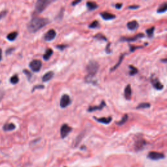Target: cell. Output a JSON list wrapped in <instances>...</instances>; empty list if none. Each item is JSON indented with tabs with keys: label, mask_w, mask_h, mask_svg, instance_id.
<instances>
[{
	"label": "cell",
	"mask_w": 167,
	"mask_h": 167,
	"mask_svg": "<svg viewBox=\"0 0 167 167\" xmlns=\"http://www.w3.org/2000/svg\"><path fill=\"white\" fill-rule=\"evenodd\" d=\"M50 23L48 18L34 16L27 24V30L30 33H35L38 32L41 28Z\"/></svg>",
	"instance_id": "1"
},
{
	"label": "cell",
	"mask_w": 167,
	"mask_h": 167,
	"mask_svg": "<svg viewBox=\"0 0 167 167\" xmlns=\"http://www.w3.org/2000/svg\"><path fill=\"white\" fill-rule=\"evenodd\" d=\"M99 68V65L98 63L95 61H90L88 63V65L86 66V70L88 72V75L86 76L85 81L88 83H91L92 82L94 84L93 82V77L95 76L96 73H97Z\"/></svg>",
	"instance_id": "2"
},
{
	"label": "cell",
	"mask_w": 167,
	"mask_h": 167,
	"mask_svg": "<svg viewBox=\"0 0 167 167\" xmlns=\"http://www.w3.org/2000/svg\"><path fill=\"white\" fill-rule=\"evenodd\" d=\"M52 1L50 0H39L36 2L35 7V13L40 14L45 10L50 3H52Z\"/></svg>",
	"instance_id": "3"
},
{
	"label": "cell",
	"mask_w": 167,
	"mask_h": 167,
	"mask_svg": "<svg viewBox=\"0 0 167 167\" xmlns=\"http://www.w3.org/2000/svg\"><path fill=\"white\" fill-rule=\"evenodd\" d=\"M150 82L154 88L157 90H162L164 88V86L161 83L155 74H152L150 77Z\"/></svg>",
	"instance_id": "4"
},
{
	"label": "cell",
	"mask_w": 167,
	"mask_h": 167,
	"mask_svg": "<svg viewBox=\"0 0 167 167\" xmlns=\"http://www.w3.org/2000/svg\"><path fill=\"white\" fill-rule=\"evenodd\" d=\"M29 67L32 71L35 72H39L42 67V62L39 60H34L30 63Z\"/></svg>",
	"instance_id": "5"
},
{
	"label": "cell",
	"mask_w": 167,
	"mask_h": 167,
	"mask_svg": "<svg viewBox=\"0 0 167 167\" xmlns=\"http://www.w3.org/2000/svg\"><path fill=\"white\" fill-rule=\"evenodd\" d=\"M72 130V127H70L69 125H67L66 123L63 124L60 129L61 137H62V138H66L67 136L69 135V134L71 132Z\"/></svg>",
	"instance_id": "6"
},
{
	"label": "cell",
	"mask_w": 167,
	"mask_h": 167,
	"mask_svg": "<svg viewBox=\"0 0 167 167\" xmlns=\"http://www.w3.org/2000/svg\"><path fill=\"white\" fill-rule=\"evenodd\" d=\"M145 37V35L142 33H140V34H138L137 35H135L133 37H122L120 39L119 41L121 42H134L137 41V40L144 38Z\"/></svg>",
	"instance_id": "7"
},
{
	"label": "cell",
	"mask_w": 167,
	"mask_h": 167,
	"mask_svg": "<svg viewBox=\"0 0 167 167\" xmlns=\"http://www.w3.org/2000/svg\"><path fill=\"white\" fill-rule=\"evenodd\" d=\"M71 102L72 101L71 99H70L69 95H67V94H64V95H63L62 96V97H61L60 103V107L61 108H62V109H65V108L70 105Z\"/></svg>",
	"instance_id": "8"
},
{
	"label": "cell",
	"mask_w": 167,
	"mask_h": 167,
	"mask_svg": "<svg viewBox=\"0 0 167 167\" xmlns=\"http://www.w3.org/2000/svg\"><path fill=\"white\" fill-rule=\"evenodd\" d=\"M148 157L150 159L154 160V161H157V160L164 159V155L162 153L157 152H150L148 155Z\"/></svg>",
	"instance_id": "9"
},
{
	"label": "cell",
	"mask_w": 167,
	"mask_h": 167,
	"mask_svg": "<svg viewBox=\"0 0 167 167\" xmlns=\"http://www.w3.org/2000/svg\"><path fill=\"white\" fill-rule=\"evenodd\" d=\"M146 145V141L143 138H139L136 140L135 143V149L136 151H140L143 150Z\"/></svg>",
	"instance_id": "10"
},
{
	"label": "cell",
	"mask_w": 167,
	"mask_h": 167,
	"mask_svg": "<svg viewBox=\"0 0 167 167\" xmlns=\"http://www.w3.org/2000/svg\"><path fill=\"white\" fill-rule=\"evenodd\" d=\"M56 36V32L54 30H50L47 32L45 35H44V41L47 42H50L55 39Z\"/></svg>",
	"instance_id": "11"
},
{
	"label": "cell",
	"mask_w": 167,
	"mask_h": 167,
	"mask_svg": "<svg viewBox=\"0 0 167 167\" xmlns=\"http://www.w3.org/2000/svg\"><path fill=\"white\" fill-rule=\"evenodd\" d=\"M106 106V103L104 100L101 101V103L99 106H90L88 109V112H92L96 110H101Z\"/></svg>",
	"instance_id": "12"
},
{
	"label": "cell",
	"mask_w": 167,
	"mask_h": 167,
	"mask_svg": "<svg viewBox=\"0 0 167 167\" xmlns=\"http://www.w3.org/2000/svg\"><path fill=\"white\" fill-rule=\"evenodd\" d=\"M124 96L127 100H131L132 97V89H131V86L130 84H127L124 89Z\"/></svg>",
	"instance_id": "13"
},
{
	"label": "cell",
	"mask_w": 167,
	"mask_h": 167,
	"mask_svg": "<svg viewBox=\"0 0 167 167\" xmlns=\"http://www.w3.org/2000/svg\"><path fill=\"white\" fill-rule=\"evenodd\" d=\"M93 119H95L96 121L99 122V123H101L105 124V125L109 124L112 120V117L111 116H109L108 117H100V118H97V117H93Z\"/></svg>",
	"instance_id": "14"
},
{
	"label": "cell",
	"mask_w": 167,
	"mask_h": 167,
	"mask_svg": "<svg viewBox=\"0 0 167 167\" xmlns=\"http://www.w3.org/2000/svg\"><path fill=\"white\" fill-rule=\"evenodd\" d=\"M100 15L102 17L103 19L105 20H111L116 18V15H113L112 13H108V12H103V13H100Z\"/></svg>",
	"instance_id": "15"
},
{
	"label": "cell",
	"mask_w": 167,
	"mask_h": 167,
	"mask_svg": "<svg viewBox=\"0 0 167 167\" xmlns=\"http://www.w3.org/2000/svg\"><path fill=\"white\" fill-rule=\"evenodd\" d=\"M139 24L136 20H133L131 22H129L127 23V27L131 31H135L138 28Z\"/></svg>",
	"instance_id": "16"
},
{
	"label": "cell",
	"mask_w": 167,
	"mask_h": 167,
	"mask_svg": "<svg viewBox=\"0 0 167 167\" xmlns=\"http://www.w3.org/2000/svg\"><path fill=\"white\" fill-rule=\"evenodd\" d=\"M54 73L53 71H49L47 72L46 73L44 74L43 77H42V80L44 82H46L50 81V80L53 78Z\"/></svg>",
	"instance_id": "17"
},
{
	"label": "cell",
	"mask_w": 167,
	"mask_h": 167,
	"mask_svg": "<svg viewBox=\"0 0 167 167\" xmlns=\"http://www.w3.org/2000/svg\"><path fill=\"white\" fill-rule=\"evenodd\" d=\"M86 7L89 11H94L97 9L99 7L98 5L95 3V2L92 1H88L86 3Z\"/></svg>",
	"instance_id": "18"
},
{
	"label": "cell",
	"mask_w": 167,
	"mask_h": 167,
	"mask_svg": "<svg viewBox=\"0 0 167 167\" xmlns=\"http://www.w3.org/2000/svg\"><path fill=\"white\" fill-rule=\"evenodd\" d=\"M16 129V125L13 123H8L4 125L3 129L4 131H11L15 130Z\"/></svg>",
	"instance_id": "19"
},
{
	"label": "cell",
	"mask_w": 167,
	"mask_h": 167,
	"mask_svg": "<svg viewBox=\"0 0 167 167\" xmlns=\"http://www.w3.org/2000/svg\"><path fill=\"white\" fill-rule=\"evenodd\" d=\"M167 10V3L166 2H164L163 3H162L161 5H160V6L158 7L157 10V13L161 14L165 13Z\"/></svg>",
	"instance_id": "20"
},
{
	"label": "cell",
	"mask_w": 167,
	"mask_h": 167,
	"mask_svg": "<svg viewBox=\"0 0 167 167\" xmlns=\"http://www.w3.org/2000/svg\"><path fill=\"white\" fill-rule=\"evenodd\" d=\"M125 55V54H122L119 56V60H118V62H117V63H116V65H114V67H112L111 69H110V72H112V71H114V70H116L117 67H118L119 65H120V64L122 62V61H123V58H124V56Z\"/></svg>",
	"instance_id": "21"
},
{
	"label": "cell",
	"mask_w": 167,
	"mask_h": 167,
	"mask_svg": "<svg viewBox=\"0 0 167 167\" xmlns=\"http://www.w3.org/2000/svg\"><path fill=\"white\" fill-rule=\"evenodd\" d=\"M53 54V50L51 48H47L46 50L43 55V59L44 60L47 61L50 58L51 56Z\"/></svg>",
	"instance_id": "22"
},
{
	"label": "cell",
	"mask_w": 167,
	"mask_h": 167,
	"mask_svg": "<svg viewBox=\"0 0 167 167\" xmlns=\"http://www.w3.org/2000/svg\"><path fill=\"white\" fill-rule=\"evenodd\" d=\"M18 35V32H11L9 35H7V39L10 41H14L16 38H17Z\"/></svg>",
	"instance_id": "23"
},
{
	"label": "cell",
	"mask_w": 167,
	"mask_h": 167,
	"mask_svg": "<svg viewBox=\"0 0 167 167\" xmlns=\"http://www.w3.org/2000/svg\"><path fill=\"white\" fill-rule=\"evenodd\" d=\"M151 107V105L149 103H140L137 107H136V109H149Z\"/></svg>",
	"instance_id": "24"
},
{
	"label": "cell",
	"mask_w": 167,
	"mask_h": 167,
	"mask_svg": "<svg viewBox=\"0 0 167 167\" xmlns=\"http://www.w3.org/2000/svg\"><path fill=\"white\" fill-rule=\"evenodd\" d=\"M129 75H131V76H135V74H136L138 73V70L136 67H134L133 65H129Z\"/></svg>",
	"instance_id": "25"
},
{
	"label": "cell",
	"mask_w": 167,
	"mask_h": 167,
	"mask_svg": "<svg viewBox=\"0 0 167 167\" xmlns=\"http://www.w3.org/2000/svg\"><path fill=\"white\" fill-rule=\"evenodd\" d=\"M93 38L95 39H97L98 41H107L108 39L106 36H105L104 35H103L102 34H97V35H94Z\"/></svg>",
	"instance_id": "26"
},
{
	"label": "cell",
	"mask_w": 167,
	"mask_h": 167,
	"mask_svg": "<svg viewBox=\"0 0 167 167\" xmlns=\"http://www.w3.org/2000/svg\"><path fill=\"white\" fill-rule=\"evenodd\" d=\"M128 118H129V116L127 114H125L123 117H122L120 121H119L118 122H117V125H123L125 123H126L127 121L128 120Z\"/></svg>",
	"instance_id": "27"
},
{
	"label": "cell",
	"mask_w": 167,
	"mask_h": 167,
	"mask_svg": "<svg viewBox=\"0 0 167 167\" xmlns=\"http://www.w3.org/2000/svg\"><path fill=\"white\" fill-rule=\"evenodd\" d=\"M154 31H155V27L154 26H153L152 27L149 28V29L146 30V32L148 37H150V38H152L153 36H154Z\"/></svg>",
	"instance_id": "28"
},
{
	"label": "cell",
	"mask_w": 167,
	"mask_h": 167,
	"mask_svg": "<svg viewBox=\"0 0 167 167\" xmlns=\"http://www.w3.org/2000/svg\"><path fill=\"white\" fill-rule=\"evenodd\" d=\"M18 82H19V78H18L17 74L13 75L10 78V82L12 84H16Z\"/></svg>",
	"instance_id": "29"
},
{
	"label": "cell",
	"mask_w": 167,
	"mask_h": 167,
	"mask_svg": "<svg viewBox=\"0 0 167 167\" xmlns=\"http://www.w3.org/2000/svg\"><path fill=\"white\" fill-rule=\"evenodd\" d=\"M99 25V23L97 20H94L93 22H91L90 24L89 25V28H91V29H95V28H97Z\"/></svg>",
	"instance_id": "30"
},
{
	"label": "cell",
	"mask_w": 167,
	"mask_h": 167,
	"mask_svg": "<svg viewBox=\"0 0 167 167\" xmlns=\"http://www.w3.org/2000/svg\"><path fill=\"white\" fill-rule=\"evenodd\" d=\"M63 13H64V9H62V10L60 11V13H59L58 15H57L56 18V20H62L63 17Z\"/></svg>",
	"instance_id": "31"
},
{
	"label": "cell",
	"mask_w": 167,
	"mask_h": 167,
	"mask_svg": "<svg viewBox=\"0 0 167 167\" xmlns=\"http://www.w3.org/2000/svg\"><path fill=\"white\" fill-rule=\"evenodd\" d=\"M23 73H24L27 76V79L29 80H30V79H31L32 77V74L31 73V72H30L29 70H27V69H24L23 70Z\"/></svg>",
	"instance_id": "32"
},
{
	"label": "cell",
	"mask_w": 167,
	"mask_h": 167,
	"mask_svg": "<svg viewBox=\"0 0 167 167\" xmlns=\"http://www.w3.org/2000/svg\"><path fill=\"white\" fill-rule=\"evenodd\" d=\"M129 48H130V52H133L134 51H135L136 49H139L141 48H143L142 46H133V45H129Z\"/></svg>",
	"instance_id": "33"
},
{
	"label": "cell",
	"mask_w": 167,
	"mask_h": 167,
	"mask_svg": "<svg viewBox=\"0 0 167 167\" xmlns=\"http://www.w3.org/2000/svg\"><path fill=\"white\" fill-rule=\"evenodd\" d=\"M67 47V45H65V44H59V45H56V48L59 49V50L61 51L64 50L65 48Z\"/></svg>",
	"instance_id": "34"
},
{
	"label": "cell",
	"mask_w": 167,
	"mask_h": 167,
	"mask_svg": "<svg viewBox=\"0 0 167 167\" xmlns=\"http://www.w3.org/2000/svg\"><path fill=\"white\" fill-rule=\"evenodd\" d=\"M44 88V85H37V86H35L34 88H33L32 89V92H34V91L35 90V89H43Z\"/></svg>",
	"instance_id": "35"
},
{
	"label": "cell",
	"mask_w": 167,
	"mask_h": 167,
	"mask_svg": "<svg viewBox=\"0 0 167 167\" xmlns=\"http://www.w3.org/2000/svg\"><path fill=\"white\" fill-rule=\"evenodd\" d=\"M110 44H111V43H109L107 44V46H106L105 51H106V52H107V54H110V53L112 52V50H110Z\"/></svg>",
	"instance_id": "36"
},
{
	"label": "cell",
	"mask_w": 167,
	"mask_h": 167,
	"mask_svg": "<svg viewBox=\"0 0 167 167\" xmlns=\"http://www.w3.org/2000/svg\"><path fill=\"white\" fill-rule=\"evenodd\" d=\"M7 13H8L7 11H6V10L1 11V13H0V20H1L2 18H3L4 17H5Z\"/></svg>",
	"instance_id": "37"
},
{
	"label": "cell",
	"mask_w": 167,
	"mask_h": 167,
	"mask_svg": "<svg viewBox=\"0 0 167 167\" xmlns=\"http://www.w3.org/2000/svg\"><path fill=\"white\" fill-rule=\"evenodd\" d=\"M138 8H140V5H131V6L128 7V9H134V10H135V9H137Z\"/></svg>",
	"instance_id": "38"
},
{
	"label": "cell",
	"mask_w": 167,
	"mask_h": 167,
	"mask_svg": "<svg viewBox=\"0 0 167 167\" xmlns=\"http://www.w3.org/2000/svg\"><path fill=\"white\" fill-rule=\"evenodd\" d=\"M13 50H15V48H9L8 50H6V54H10L13 52Z\"/></svg>",
	"instance_id": "39"
},
{
	"label": "cell",
	"mask_w": 167,
	"mask_h": 167,
	"mask_svg": "<svg viewBox=\"0 0 167 167\" xmlns=\"http://www.w3.org/2000/svg\"><path fill=\"white\" fill-rule=\"evenodd\" d=\"M122 6H123V4L122 3H116V5H115V7H116L117 9H121Z\"/></svg>",
	"instance_id": "40"
},
{
	"label": "cell",
	"mask_w": 167,
	"mask_h": 167,
	"mask_svg": "<svg viewBox=\"0 0 167 167\" xmlns=\"http://www.w3.org/2000/svg\"><path fill=\"white\" fill-rule=\"evenodd\" d=\"M80 2H81V0H79V1H75L72 2L71 5L72 6H75V5H76L77 4H78V3H80Z\"/></svg>",
	"instance_id": "41"
},
{
	"label": "cell",
	"mask_w": 167,
	"mask_h": 167,
	"mask_svg": "<svg viewBox=\"0 0 167 167\" xmlns=\"http://www.w3.org/2000/svg\"><path fill=\"white\" fill-rule=\"evenodd\" d=\"M2 60V50L0 48V62Z\"/></svg>",
	"instance_id": "42"
},
{
	"label": "cell",
	"mask_w": 167,
	"mask_h": 167,
	"mask_svg": "<svg viewBox=\"0 0 167 167\" xmlns=\"http://www.w3.org/2000/svg\"><path fill=\"white\" fill-rule=\"evenodd\" d=\"M161 62H164V63H166V59L165 58V59H164V60H161Z\"/></svg>",
	"instance_id": "43"
}]
</instances>
